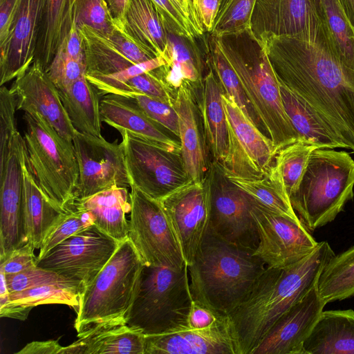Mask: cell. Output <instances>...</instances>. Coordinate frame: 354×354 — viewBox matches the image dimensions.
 <instances>
[{"instance_id":"obj_33","label":"cell","mask_w":354,"mask_h":354,"mask_svg":"<svg viewBox=\"0 0 354 354\" xmlns=\"http://www.w3.org/2000/svg\"><path fill=\"white\" fill-rule=\"evenodd\" d=\"M58 91L74 129L82 133L102 136L101 97L86 74L68 87Z\"/></svg>"},{"instance_id":"obj_37","label":"cell","mask_w":354,"mask_h":354,"mask_svg":"<svg viewBox=\"0 0 354 354\" xmlns=\"http://www.w3.org/2000/svg\"><path fill=\"white\" fill-rule=\"evenodd\" d=\"M225 174L232 183L258 203L277 213L299 219L292 207L282 180L273 165L269 172L260 178H245L225 173Z\"/></svg>"},{"instance_id":"obj_20","label":"cell","mask_w":354,"mask_h":354,"mask_svg":"<svg viewBox=\"0 0 354 354\" xmlns=\"http://www.w3.org/2000/svg\"><path fill=\"white\" fill-rule=\"evenodd\" d=\"M10 89L16 98L17 110L39 113L62 137L72 142L76 130L57 88L38 60L14 80Z\"/></svg>"},{"instance_id":"obj_18","label":"cell","mask_w":354,"mask_h":354,"mask_svg":"<svg viewBox=\"0 0 354 354\" xmlns=\"http://www.w3.org/2000/svg\"><path fill=\"white\" fill-rule=\"evenodd\" d=\"M24 140L11 138L0 149V261L27 242L23 207Z\"/></svg>"},{"instance_id":"obj_28","label":"cell","mask_w":354,"mask_h":354,"mask_svg":"<svg viewBox=\"0 0 354 354\" xmlns=\"http://www.w3.org/2000/svg\"><path fill=\"white\" fill-rule=\"evenodd\" d=\"M71 205L88 212L96 226L120 243L128 238L126 216L131 211V202L127 187H112L76 200Z\"/></svg>"},{"instance_id":"obj_32","label":"cell","mask_w":354,"mask_h":354,"mask_svg":"<svg viewBox=\"0 0 354 354\" xmlns=\"http://www.w3.org/2000/svg\"><path fill=\"white\" fill-rule=\"evenodd\" d=\"M79 0H45L35 60L46 71L75 21Z\"/></svg>"},{"instance_id":"obj_30","label":"cell","mask_w":354,"mask_h":354,"mask_svg":"<svg viewBox=\"0 0 354 354\" xmlns=\"http://www.w3.org/2000/svg\"><path fill=\"white\" fill-rule=\"evenodd\" d=\"M145 336L127 324L101 327L77 336L64 354H145Z\"/></svg>"},{"instance_id":"obj_25","label":"cell","mask_w":354,"mask_h":354,"mask_svg":"<svg viewBox=\"0 0 354 354\" xmlns=\"http://www.w3.org/2000/svg\"><path fill=\"white\" fill-rule=\"evenodd\" d=\"M196 92L189 84H183L174 95L173 106L178 116L180 153L185 169L194 181L202 180L208 170L205 140L202 138L196 104Z\"/></svg>"},{"instance_id":"obj_4","label":"cell","mask_w":354,"mask_h":354,"mask_svg":"<svg viewBox=\"0 0 354 354\" xmlns=\"http://www.w3.org/2000/svg\"><path fill=\"white\" fill-rule=\"evenodd\" d=\"M215 37L221 50L236 73L255 116L271 139L276 151L302 140L285 111L279 82L263 44L250 29Z\"/></svg>"},{"instance_id":"obj_21","label":"cell","mask_w":354,"mask_h":354,"mask_svg":"<svg viewBox=\"0 0 354 354\" xmlns=\"http://www.w3.org/2000/svg\"><path fill=\"white\" fill-rule=\"evenodd\" d=\"M45 0H21L6 39L0 44V86L14 80L33 63Z\"/></svg>"},{"instance_id":"obj_6","label":"cell","mask_w":354,"mask_h":354,"mask_svg":"<svg viewBox=\"0 0 354 354\" xmlns=\"http://www.w3.org/2000/svg\"><path fill=\"white\" fill-rule=\"evenodd\" d=\"M354 160L344 151L317 148L290 196L292 208L310 231L332 222L354 196Z\"/></svg>"},{"instance_id":"obj_22","label":"cell","mask_w":354,"mask_h":354,"mask_svg":"<svg viewBox=\"0 0 354 354\" xmlns=\"http://www.w3.org/2000/svg\"><path fill=\"white\" fill-rule=\"evenodd\" d=\"M325 305L317 284L276 321L251 354H304V343Z\"/></svg>"},{"instance_id":"obj_55","label":"cell","mask_w":354,"mask_h":354,"mask_svg":"<svg viewBox=\"0 0 354 354\" xmlns=\"http://www.w3.org/2000/svg\"><path fill=\"white\" fill-rule=\"evenodd\" d=\"M59 339L35 341L27 344L17 354H64V346L59 343Z\"/></svg>"},{"instance_id":"obj_50","label":"cell","mask_w":354,"mask_h":354,"mask_svg":"<svg viewBox=\"0 0 354 354\" xmlns=\"http://www.w3.org/2000/svg\"><path fill=\"white\" fill-rule=\"evenodd\" d=\"M34 245L27 241L12 250L3 260L0 261V271L5 274H16L37 266Z\"/></svg>"},{"instance_id":"obj_5","label":"cell","mask_w":354,"mask_h":354,"mask_svg":"<svg viewBox=\"0 0 354 354\" xmlns=\"http://www.w3.org/2000/svg\"><path fill=\"white\" fill-rule=\"evenodd\" d=\"M145 264L129 238L121 242L93 281L80 295L77 336L101 327L127 324Z\"/></svg>"},{"instance_id":"obj_44","label":"cell","mask_w":354,"mask_h":354,"mask_svg":"<svg viewBox=\"0 0 354 354\" xmlns=\"http://www.w3.org/2000/svg\"><path fill=\"white\" fill-rule=\"evenodd\" d=\"M94 224L91 215L82 209L71 205L44 238L37 260L48 252L74 234Z\"/></svg>"},{"instance_id":"obj_19","label":"cell","mask_w":354,"mask_h":354,"mask_svg":"<svg viewBox=\"0 0 354 354\" xmlns=\"http://www.w3.org/2000/svg\"><path fill=\"white\" fill-rule=\"evenodd\" d=\"M77 26L83 41L86 75H108L155 57L129 34L123 20L114 19L105 30L86 24Z\"/></svg>"},{"instance_id":"obj_17","label":"cell","mask_w":354,"mask_h":354,"mask_svg":"<svg viewBox=\"0 0 354 354\" xmlns=\"http://www.w3.org/2000/svg\"><path fill=\"white\" fill-rule=\"evenodd\" d=\"M159 201L176 236L185 262L189 266L209 225L211 198L207 174L202 180H191Z\"/></svg>"},{"instance_id":"obj_38","label":"cell","mask_w":354,"mask_h":354,"mask_svg":"<svg viewBox=\"0 0 354 354\" xmlns=\"http://www.w3.org/2000/svg\"><path fill=\"white\" fill-rule=\"evenodd\" d=\"M317 289L326 304L354 296V245L329 260L319 275Z\"/></svg>"},{"instance_id":"obj_39","label":"cell","mask_w":354,"mask_h":354,"mask_svg":"<svg viewBox=\"0 0 354 354\" xmlns=\"http://www.w3.org/2000/svg\"><path fill=\"white\" fill-rule=\"evenodd\" d=\"M205 44L206 64L213 70L224 93L233 98L247 117L258 127L260 123L249 104L236 73L221 50L216 37L208 34Z\"/></svg>"},{"instance_id":"obj_31","label":"cell","mask_w":354,"mask_h":354,"mask_svg":"<svg viewBox=\"0 0 354 354\" xmlns=\"http://www.w3.org/2000/svg\"><path fill=\"white\" fill-rule=\"evenodd\" d=\"M23 207L26 241L35 249L41 245L64 212L56 209L42 194L26 158L23 167Z\"/></svg>"},{"instance_id":"obj_43","label":"cell","mask_w":354,"mask_h":354,"mask_svg":"<svg viewBox=\"0 0 354 354\" xmlns=\"http://www.w3.org/2000/svg\"><path fill=\"white\" fill-rule=\"evenodd\" d=\"M165 63L164 57L158 56L131 65L119 72L108 75H86V77L96 88L100 97L109 94L120 95L131 79L164 66Z\"/></svg>"},{"instance_id":"obj_36","label":"cell","mask_w":354,"mask_h":354,"mask_svg":"<svg viewBox=\"0 0 354 354\" xmlns=\"http://www.w3.org/2000/svg\"><path fill=\"white\" fill-rule=\"evenodd\" d=\"M279 88L285 111L301 139L318 148H344L306 102L281 83Z\"/></svg>"},{"instance_id":"obj_49","label":"cell","mask_w":354,"mask_h":354,"mask_svg":"<svg viewBox=\"0 0 354 354\" xmlns=\"http://www.w3.org/2000/svg\"><path fill=\"white\" fill-rule=\"evenodd\" d=\"M114 18L105 0H79L75 21L77 25L86 24L98 30L109 29Z\"/></svg>"},{"instance_id":"obj_51","label":"cell","mask_w":354,"mask_h":354,"mask_svg":"<svg viewBox=\"0 0 354 354\" xmlns=\"http://www.w3.org/2000/svg\"><path fill=\"white\" fill-rule=\"evenodd\" d=\"M222 315L204 304L193 299L188 316V328L205 329L225 319Z\"/></svg>"},{"instance_id":"obj_45","label":"cell","mask_w":354,"mask_h":354,"mask_svg":"<svg viewBox=\"0 0 354 354\" xmlns=\"http://www.w3.org/2000/svg\"><path fill=\"white\" fill-rule=\"evenodd\" d=\"M6 279L10 293L44 285H64L76 287L57 273L37 266L19 273L6 274Z\"/></svg>"},{"instance_id":"obj_35","label":"cell","mask_w":354,"mask_h":354,"mask_svg":"<svg viewBox=\"0 0 354 354\" xmlns=\"http://www.w3.org/2000/svg\"><path fill=\"white\" fill-rule=\"evenodd\" d=\"M79 299L75 286L44 285L10 293L9 301L0 306V316L25 320L32 308L43 304H65L76 312Z\"/></svg>"},{"instance_id":"obj_16","label":"cell","mask_w":354,"mask_h":354,"mask_svg":"<svg viewBox=\"0 0 354 354\" xmlns=\"http://www.w3.org/2000/svg\"><path fill=\"white\" fill-rule=\"evenodd\" d=\"M79 168L76 200L112 187H130L122 143L75 131L73 138ZM75 200V201H76Z\"/></svg>"},{"instance_id":"obj_42","label":"cell","mask_w":354,"mask_h":354,"mask_svg":"<svg viewBox=\"0 0 354 354\" xmlns=\"http://www.w3.org/2000/svg\"><path fill=\"white\" fill-rule=\"evenodd\" d=\"M256 0H221L210 33L220 37L250 29V19Z\"/></svg>"},{"instance_id":"obj_34","label":"cell","mask_w":354,"mask_h":354,"mask_svg":"<svg viewBox=\"0 0 354 354\" xmlns=\"http://www.w3.org/2000/svg\"><path fill=\"white\" fill-rule=\"evenodd\" d=\"M124 24L129 34L148 53L155 57L163 55L167 30L151 0H129Z\"/></svg>"},{"instance_id":"obj_8","label":"cell","mask_w":354,"mask_h":354,"mask_svg":"<svg viewBox=\"0 0 354 354\" xmlns=\"http://www.w3.org/2000/svg\"><path fill=\"white\" fill-rule=\"evenodd\" d=\"M192 301L187 265L181 269L145 265L127 325L145 335L187 328Z\"/></svg>"},{"instance_id":"obj_9","label":"cell","mask_w":354,"mask_h":354,"mask_svg":"<svg viewBox=\"0 0 354 354\" xmlns=\"http://www.w3.org/2000/svg\"><path fill=\"white\" fill-rule=\"evenodd\" d=\"M130 187L128 238L144 264L183 268L186 263L179 243L160 201Z\"/></svg>"},{"instance_id":"obj_2","label":"cell","mask_w":354,"mask_h":354,"mask_svg":"<svg viewBox=\"0 0 354 354\" xmlns=\"http://www.w3.org/2000/svg\"><path fill=\"white\" fill-rule=\"evenodd\" d=\"M335 253L326 241L284 268L266 267L248 297L230 315L237 354H251L276 321L315 285Z\"/></svg>"},{"instance_id":"obj_26","label":"cell","mask_w":354,"mask_h":354,"mask_svg":"<svg viewBox=\"0 0 354 354\" xmlns=\"http://www.w3.org/2000/svg\"><path fill=\"white\" fill-rule=\"evenodd\" d=\"M162 57L166 63L156 70L174 94L185 83L191 84L195 92L201 88L204 62L196 41L167 31V46Z\"/></svg>"},{"instance_id":"obj_14","label":"cell","mask_w":354,"mask_h":354,"mask_svg":"<svg viewBox=\"0 0 354 354\" xmlns=\"http://www.w3.org/2000/svg\"><path fill=\"white\" fill-rule=\"evenodd\" d=\"M227 125V149L221 163L225 174L245 178L266 175L277 151L271 139L252 122L233 98L222 94Z\"/></svg>"},{"instance_id":"obj_10","label":"cell","mask_w":354,"mask_h":354,"mask_svg":"<svg viewBox=\"0 0 354 354\" xmlns=\"http://www.w3.org/2000/svg\"><path fill=\"white\" fill-rule=\"evenodd\" d=\"M120 133L130 186L160 201L192 180L180 153L165 149L127 130Z\"/></svg>"},{"instance_id":"obj_12","label":"cell","mask_w":354,"mask_h":354,"mask_svg":"<svg viewBox=\"0 0 354 354\" xmlns=\"http://www.w3.org/2000/svg\"><path fill=\"white\" fill-rule=\"evenodd\" d=\"M250 30L259 40L293 37L313 43H330L322 0H256Z\"/></svg>"},{"instance_id":"obj_23","label":"cell","mask_w":354,"mask_h":354,"mask_svg":"<svg viewBox=\"0 0 354 354\" xmlns=\"http://www.w3.org/2000/svg\"><path fill=\"white\" fill-rule=\"evenodd\" d=\"M145 354H237L229 315L205 329L145 336Z\"/></svg>"},{"instance_id":"obj_53","label":"cell","mask_w":354,"mask_h":354,"mask_svg":"<svg viewBox=\"0 0 354 354\" xmlns=\"http://www.w3.org/2000/svg\"><path fill=\"white\" fill-rule=\"evenodd\" d=\"M57 50L63 51L73 59L86 60L83 41L76 21L73 24L68 35Z\"/></svg>"},{"instance_id":"obj_54","label":"cell","mask_w":354,"mask_h":354,"mask_svg":"<svg viewBox=\"0 0 354 354\" xmlns=\"http://www.w3.org/2000/svg\"><path fill=\"white\" fill-rule=\"evenodd\" d=\"M21 0H0V44L8 37Z\"/></svg>"},{"instance_id":"obj_47","label":"cell","mask_w":354,"mask_h":354,"mask_svg":"<svg viewBox=\"0 0 354 354\" xmlns=\"http://www.w3.org/2000/svg\"><path fill=\"white\" fill-rule=\"evenodd\" d=\"M127 96L133 99L149 118L179 137L178 116L172 105L140 93Z\"/></svg>"},{"instance_id":"obj_7","label":"cell","mask_w":354,"mask_h":354,"mask_svg":"<svg viewBox=\"0 0 354 354\" xmlns=\"http://www.w3.org/2000/svg\"><path fill=\"white\" fill-rule=\"evenodd\" d=\"M24 138L27 158L35 181L45 198L66 212L75 201L79 168L73 145L39 113L24 112Z\"/></svg>"},{"instance_id":"obj_46","label":"cell","mask_w":354,"mask_h":354,"mask_svg":"<svg viewBox=\"0 0 354 354\" xmlns=\"http://www.w3.org/2000/svg\"><path fill=\"white\" fill-rule=\"evenodd\" d=\"M46 73L58 90L68 87L86 74V60L73 59L57 50Z\"/></svg>"},{"instance_id":"obj_56","label":"cell","mask_w":354,"mask_h":354,"mask_svg":"<svg viewBox=\"0 0 354 354\" xmlns=\"http://www.w3.org/2000/svg\"><path fill=\"white\" fill-rule=\"evenodd\" d=\"M202 37L205 33L196 10L194 0H174Z\"/></svg>"},{"instance_id":"obj_58","label":"cell","mask_w":354,"mask_h":354,"mask_svg":"<svg viewBox=\"0 0 354 354\" xmlns=\"http://www.w3.org/2000/svg\"><path fill=\"white\" fill-rule=\"evenodd\" d=\"M351 25L354 29V0H337Z\"/></svg>"},{"instance_id":"obj_57","label":"cell","mask_w":354,"mask_h":354,"mask_svg":"<svg viewBox=\"0 0 354 354\" xmlns=\"http://www.w3.org/2000/svg\"><path fill=\"white\" fill-rule=\"evenodd\" d=\"M107 3L112 17L124 21L129 0H105Z\"/></svg>"},{"instance_id":"obj_52","label":"cell","mask_w":354,"mask_h":354,"mask_svg":"<svg viewBox=\"0 0 354 354\" xmlns=\"http://www.w3.org/2000/svg\"><path fill=\"white\" fill-rule=\"evenodd\" d=\"M221 0H194V4L205 32L210 33L219 9Z\"/></svg>"},{"instance_id":"obj_13","label":"cell","mask_w":354,"mask_h":354,"mask_svg":"<svg viewBox=\"0 0 354 354\" xmlns=\"http://www.w3.org/2000/svg\"><path fill=\"white\" fill-rule=\"evenodd\" d=\"M207 175L211 198L209 229L232 244L255 251L259 235L251 213L254 199L228 179L219 162L209 164Z\"/></svg>"},{"instance_id":"obj_15","label":"cell","mask_w":354,"mask_h":354,"mask_svg":"<svg viewBox=\"0 0 354 354\" xmlns=\"http://www.w3.org/2000/svg\"><path fill=\"white\" fill-rule=\"evenodd\" d=\"M251 213L259 235L254 254L268 267L284 268L296 263L319 243L299 219L272 211L254 200Z\"/></svg>"},{"instance_id":"obj_40","label":"cell","mask_w":354,"mask_h":354,"mask_svg":"<svg viewBox=\"0 0 354 354\" xmlns=\"http://www.w3.org/2000/svg\"><path fill=\"white\" fill-rule=\"evenodd\" d=\"M326 24L335 56L354 73V29L337 0H322Z\"/></svg>"},{"instance_id":"obj_41","label":"cell","mask_w":354,"mask_h":354,"mask_svg":"<svg viewBox=\"0 0 354 354\" xmlns=\"http://www.w3.org/2000/svg\"><path fill=\"white\" fill-rule=\"evenodd\" d=\"M317 148L307 141L299 140L277 151L273 165L282 180L289 198L297 188L310 156Z\"/></svg>"},{"instance_id":"obj_11","label":"cell","mask_w":354,"mask_h":354,"mask_svg":"<svg viewBox=\"0 0 354 354\" xmlns=\"http://www.w3.org/2000/svg\"><path fill=\"white\" fill-rule=\"evenodd\" d=\"M120 243L92 224L54 247L37 260L36 265L71 282L80 295L108 263Z\"/></svg>"},{"instance_id":"obj_27","label":"cell","mask_w":354,"mask_h":354,"mask_svg":"<svg viewBox=\"0 0 354 354\" xmlns=\"http://www.w3.org/2000/svg\"><path fill=\"white\" fill-rule=\"evenodd\" d=\"M304 354H354V310H323L304 343Z\"/></svg>"},{"instance_id":"obj_24","label":"cell","mask_w":354,"mask_h":354,"mask_svg":"<svg viewBox=\"0 0 354 354\" xmlns=\"http://www.w3.org/2000/svg\"><path fill=\"white\" fill-rule=\"evenodd\" d=\"M102 122L119 132L127 130L160 147L180 153V144L167 130L149 118L129 97L109 94L100 100Z\"/></svg>"},{"instance_id":"obj_29","label":"cell","mask_w":354,"mask_h":354,"mask_svg":"<svg viewBox=\"0 0 354 354\" xmlns=\"http://www.w3.org/2000/svg\"><path fill=\"white\" fill-rule=\"evenodd\" d=\"M200 88L198 109L201 113L205 142L214 160L222 162L227 149V125L222 100L224 92L213 70L208 66Z\"/></svg>"},{"instance_id":"obj_48","label":"cell","mask_w":354,"mask_h":354,"mask_svg":"<svg viewBox=\"0 0 354 354\" xmlns=\"http://www.w3.org/2000/svg\"><path fill=\"white\" fill-rule=\"evenodd\" d=\"M160 13L167 31L196 41L201 36L174 0H151Z\"/></svg>"},{"instance_id":"obj_1","label":"cell","mask_w":354,"mask_h":354,"mask_svg":"<svg viewBox=\"0 0 354 354\" xmlns=\"http://www.w3.org/2000/svg\"><path fill=\"white\" fill-rule=\"evenodd\" d=\"M261 41L279 82L306 102L354 153V73L340 64L330 45L287 36Z\"/></svg>"},{"instance_id":"obj_3","label":"cell","mask_w":354,"mask_h":354,"mask_svg":"<svg viewBox=\"0 0 354 354\" xmlns=\"http://www.w3.org/2000/svg\"><path fill=\"white\" fill-rule=\"evenodd\" d=\"M254 252L208 228L194 263L187 266L193 299L229 315L248 297L267 267Z\"/></svg>"}]
</instances>
